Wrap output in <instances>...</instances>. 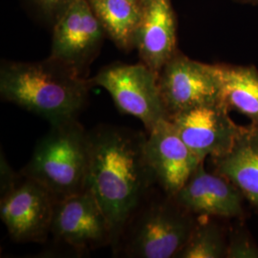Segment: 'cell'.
<instances>
[{
  "mask_svg": "<svg viewBox=\"0 0 258 258\" xmlns=\"http://www.w3.org/2000/svg\"><path fill=\"white\" fill-rule=\"evenodd\" d=\"M148 134L114 125L89 131V189L110 229L113 252L139 206L156 186L146 152Z\"/></svg>",
  "mask_w": 258,
  "mask_h": 258,
  "instance_id": "obj_1",
  "label": "cell"
},
{
  "mask_svg": "<svg viewBox=\"0 0 258 258\" xmlns=\"http://www.w3.org/2000/svg\"><path fill=\"white\" fill-rule=\"evenodd\" d=\"M90 79L49 56L32 62L2 61L0 95L51 124L78 119L86 105Z\"/></svg>",
  "mask_w": 258,
  "mask_h": 258,
  "instance_id": "obj_2",
  "label": "cell"
},
{
  "mask_svg": "<svg viewBox=\"0 0 258 258\" xmlns=\"http://www.w3.org/2000/svg\"><path fill=\"white\" fill-rule=\"evenodd\" d=\"M89 131L78 119L51 124L20 172L43 184L56 201L87 189Z\"/></svg>",
  "mask_w": 258,
  "mask_h": 258,
  "instance_id": "obj_3",
  "label": "cell"
},
{
  "mask_svg": "<svg viewBox=\"0 0 258 258\" xmlns=\"http://www.w3.org/2000/svg\"><path fill=\"white\" fill-rule=\"evenodd\" d=\"M155 188L133 213L115 254L131 258L177 257L197 219L173 196L157 195Z\"/></svg>",
  "mask_w": 258,
  "mask_h": 258,
  "instance_id": "obj_4",
  "label": "cell"
},
{
  "mask_svg": "<svg viewBox=\"0 0 258 258\" xmlns=\"http://www.w3.org/2000/svg\"><path fill=\"white\" fill-rule=\"evenodd\" d=\"M90 83L92 86L104 88L117 108L141 120L148 132L161 120L168 119L160 94L158 74L142 61L106 65L90 79Z\"/></svg>",
  "mask_w": 258,
  "mask_h": 258,
  "instance_id": "obj_5",
  "label": "cell"
},
{
  "mask_svg": "<svg viewBox=\"0 0 258 258\" xmlns=\"http://www.w3.org/2000/svg\"><path fill=\"white\" fill-rule=\"evenodd\" d=\"M55 202L43 184L21 173L18 184L1 195L0 215L11 238L44 243L51 234Z\"/></svg>",
  "mask_w": 258,
  "mask_h": 258,
  "instance_id": "obj_6",
  "label": "cell"
},
{
  "mask_svg": "<svg viewBox=\"0 0 258 258\" xmlns=\"http://www.w3.org/2000/svg\"><path fill=\"white\" fill-rule=\"evenodd\" d=\"M158 83L168 119L196 106L220 102L212 64L191 59L180 51L161 69Z\"/></svg>",
  "mask_w": 258,
  "mask_h": 258,
  "instance_id": "obj_7",
  "label": "cell"
},
{
  "mask_svg": "<svg viewBox=\"0 0 258 258\" xmlns=\"http://www.w3.org/2000/svg\"><path fill=\"white\" fill-rule=\"evenodd\" d=\"M51 234L77 252L111 245L108 222L89 189L55 202Z\"/></svg>",
  "mask_w": 258,
  "mask_h": 258,
  "instance_id": "obj_8",
  "label": "cell"
},
{
  "mask_svg": "<svg viewBox=\"0 0 258 258\" xmlns=\"http://www.w3.org/2000/svg\"><path fill=\"white\" fill-rule=\"evenodd\" d=\"M105 35L88 0H78L55 20L49 56L84 76L99 54Z\"/></svg>",
  "mask_w": 258,
  "mask_h": 258,
  "instance_id": "obj_9",
  "label": "cell"
},
{
  "mask_svg": "<svg viewBox=\"0 0 258 258\" xmlns=\"http://www.w3.org/2000/svg\"><path fill=\"white\" fill-rule=\"evenodd\" d=\"M168 120L201 161L230 152L244 129L231 120L230 110L220 102L180 112Z\"/></svg>",
  "mask_w": 258,
  "mask_h": 258,
  "instance_id": "obj_10",
  "label": "cell"
},
{
  "mask_svg": "<svg viewBox=\"0 0 258 258\" xmlns=\"http://www.w3.org/2000/svg\"><path fill=\"white\" fill-rule=\"evenodd\" d=\"M146 152L157 186L170 196H175L204 162L184 144L168 119L148 132Z\"/></svg>",
  "mask_w": 258,
  "mask_h": 258,
  "instance_id": "obj_11",
  "label": "cell"
},
{
  "mask_svg": "<svg viewBox=\"0 0 258 258\" xmlns=\"http://www.w3.org/2000/svg\"><path fill=\"white\" fill-rule=\"evenodd\" d=\"M173 197L194 215L234 218L244 213L239 189L226 178L208 172L204 162Z\"/></svg>",
  "mask_w": 258,
  "mask_h": 258,
  "instance_id": "obj_12",
  "label": "cell"
},
{
  "mask_svg": "<svg viewBox=\"0 0 258 258\" xmlns=\"http://www.w3.org/2000/svg\"><path fill=\"white\" fill-rule=\"evenodd\" d=\"M135 48L141 61L157 74L179 51L171 0H146L143 3Z\"/></svg>",
  "mask_w": 258,
  "mask_h": 258,
  "instance_id": "obj_13",
  "label": "cell"
},
{
  "mask_svg": "<svg viewBox=\"0 0 258 258\" xmlns=\"http://www.w3.org/2000/svg\"><path fill=\"white\" fill-rule=\"evenodd\" d=\"M214 173L234 184L258 208V126H244L230 152L212 158Z\"/></svg>",
  "mask_w": 258,
  "mask_h": 258,
  "instance_id": "obj_14",
  "label": "cell"
},
{
  "mask_svg": "<svg viewBox=\"0 0 258 258\" xmlns=\"http://www.w3.org/2000/svg\"><path fill=\"white\" fill-rule=\"evenodd\" d=\"M217 77L220 102L238 111L258 126V70L254 66L212 64Z\"/></svg>",
  "mask_w": 258,
  "mask_h": 258,
  "instance_id": "obj_15",
  "label": "cell"
},
{
  "mask_svg": "<svg viewBox=\"0 0 258 258\" xmlns=\"http://www.w3.org/2000/svg\"><path fill=\"white\" fill-rule=\"evenodd\" d=\"M106 36L123 51L135 48L142 6L132 0H88Z\"/></svg>",
  "mask_w": 258,
  "mask_h": 258,
  "instance_id": "obj_16",
  "label": "cell"
},
{
  "mask_svg": "<svg viewBox=\"0 0 258 258\" xmlns=\"http://www.w3.org/2000/svg\"><path fill=\"white\" fill-rule=\"evenodd\" d=\"M212 218L199 216L189 238L177 257H226L227 243L221 228Z\"/></svg>",
  "mask_w": 258,
  "mask_h": 258,
  "instance_id": "obj_17",
  "label": "cell"
},
{
  "mask_svg": "<svg viewBox=\"0 0 258 258\" xmlns=\"http://www.w3.org/2000/svg\"><path fill=\"white\" fill-rule=\"evenodd\" d=\"M226 257L258 258V247L249 235L244 232L232 234L230 243L227 244Z\"/></svg>",
  "mask_w": 258,
  "mask_h": 258,
  "instance_id": "obj_18",
  "label": "cell"
},
{
  "mask_svg": "<svg viewBox=\"0 0 258 258\" xmlns=\"http://www.w3.org/2000/svg\"><path fill=\"white\" fill-rule=\"evenodd\" d=\"M53 23L78 0H30Z\"/></svg>",
  "mask_w": 258,
  "mask_h": 258,
  "instance_id": "obj_19",
  "label": "cell"
},
{
  "mask_svg": "<svg viewBox=\"0 0 258 258\" xmlns=\"http://www.w3.org/2000/svg\"><path fill=\"white\" fill-rule=\"evenodd\" d=\"M21 178L20 172H16L4 156L3 153H1V195L8 192L10 189H12L16 184H18Z\"/></svg>",
  "mask_w": 258,
  "mask_h": 258,
  "instance_id": "obj_20",
  "label": "cell"
},
{
  "mask_svg": "<svg viewBox=\"0 0 258 258\" xmlns=\"http://www.w3.org/2000/svg\"><path fill=\"white\" fill-rule=\"evenodd\" d=\"M244 2H248V3H252V4H256L258 5V0H241Z\"/></svg>",
  "mask_w": 258,
  "mask_h": 258,
  "instance_id": "obj_21",
  "label": "cell"
},
{
  "mask_svg": "<svg viewBox=\"0 0 258 258\" xmlns=\"http://www.w3.org/2000/svg\"><path fill=\"white\" fill-rule=\"evenodd\" d=\"M132 1H134V2L138 3V4H140V5L142 6V5H143V3H144L146 0H132Z\"/></svg>",
  "mask_w": 258,
  "mask_h": 258,
  "instance_id": "obj_22",
  "label": "cell"
}]
</instances>
